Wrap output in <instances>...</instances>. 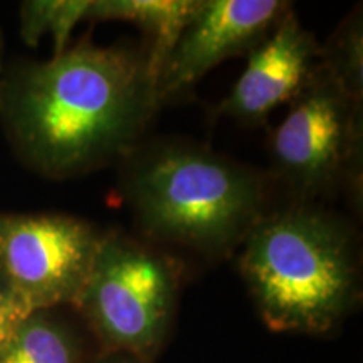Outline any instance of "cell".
<instances>
[{
    "label": "cell",
    "instance_id": "6",
    "mask_svg": "<svg viewBox=\"0 0 363 363\" xmlns=\"http://www.w3.org/2000/svg\"><path fill=\"white\" fill-rule=\"evenodd\" d=\"M101 234L66 214L0 212V284L27 313L72 306Z\"/></svg>",
    "mask_w": 363,
    "mask_h": 363
},
{
    "label": "cell",
    "instance_id": "15",
    "mask_svg": "<svg viewBox=\"0 0 363 363\" xmlns=\"http://www.w3.org/2000/svg\"><path fill=\"white\" fill-rule=\"evenodd\" d=\"M0 66H2V38H0Z\"/></svg>",
    "mask_w": 363,
    "mask_h": 363
},
{
    "label": "cell",
    "instance_id": "4",
    "mask_svg": "<svg viewBox=\"0 0 363 363\" xmlns=\"http://www.w3.org/2000/svg\"><path fill=\"white\" fill-rule=\"evenodd\" d=\"M182 269L155 244L103 233L89 276L71 308L103 352L153 363L174 325Z\"/></svg>",
    "mask_w": 363,
    "mask_h": 363
},
{
    "label": "cell",
    "instance_id": "13",
    "mask_svg": "<svg viewBox=\"0 0 363 363\" xmlns=\"http://www.w3.org/2000/svg\"><path fill=\"white\" fill-rule=\"evenodd\" d=\"M27 315V311L22 308L16 298L0 284V348L6 343L9 335L16 328L17 323Z\"/></svg>",
    "mask_w": 363,
    "mask_h": 363
},
{
    "label": "cell",
    "instance_id": "10",
    "mask_svg": "<svg viewBox=\"0 0 363 363\" xmlns=\"http://www.w3.org/2000/svg\"><path fill=\"white\" fill-rule=\"evenodd\" d=\"M195 6L197 0H91L86 21H123L138 26L147 35L145 48L158 79Z\"/></svg>",
    "mask_w": 363,
    "mask_h": 363
},
{
    "label": "cell",
    "instance_id": "8",
    "mask_svg": "<svg viewBox=\"0 0 363 363\" xmlns=\"http://www.w3.org/2000/svg\"><path fill=\"white\" fill-rule=\"evenodd\" d=\"M249 61L216 115L259 125L283 103H291L321 66V45L305 29L293 7L271 34L249 54Z\"/></svg>",
    "mask_w": 363,
    "mask_h": 363
},
{
    "label": "cell",
    "instance_id": "3",
    "mask_svg": "<svg viewBox=\"0 0 363 363\" xmlns=\"http://www.w3.org/2000/svg\"><path fill=\"white\" fill-rule=\"evenodd\" d=\"M121 190L143 240L207 257L240 247L267 211L261 172L175 140L138 145L123 160Z\"/></svg>",
    "mask_w": 363,
    "mask_h": 363
},
{
    "label": "cell",
    "instance_id": "9",
    "mask_svg": "<svg viewBox=\"0 0 363 363\" xmlns=\"http://www.w3.org/2000/svg\"><path fill=\"white\" fill-rule=\"evenodd\" d=\"M78 325L62 308L27 313L0 348V363H84Z\"/></svg>",
    "mask_w": 363,
    "mask_h": 363
},
{
    "label": "cell",
    "instance_id": "5",
    "mask_svg": "<svg viewBox=\"0 0 363 363\" xmlns=\"http://www.w3.org/2000/svg\"><path fill=\"white\" fill-rule=\"evenodd\" d=\"M362 103L320 69L271 136L276 179L294 202H315L343 190L362 201Z\"/></svg>",
    "mask_w": 363,
    "mask_h": 363
},
{
    "label": "cell",
    "instance_id": "1",
    "mask_svg": "<svg viewBox=\"0 0 363 363\" xmlns=\"http://www.w3.org/2000/svg\"><path fill=\"white\" fill-rule=\"evenodd\" d=\"M160 106L150 54L135 44L79 43L0 78V120L27 169L65 180L125 158Z\"/></svg>",
    "mask_w": 363,
    "mask_h": 363
},
{
    "label": "cell",
    "instance_id": "2",
    "mask_svg": "<svg viewBox=\"0 0 363 363\" xmlns=\"http://www.w3.org/2000/svg\"><path fill=\"white\" fill-rule=\"evenodd\" d=\"M239 271L278 333L330 335L360 303L355 229L315 202L267 208L240 244Z\"/></svg>",
    "mask_w": 363,
    "mask_h": 363
},
{
    "label": "cell",
    "instance_id": "11",
    "mask_svg": "<svg viewBox=\"0 0 363 363\" xmlns=\"http://www.w3.org/2000/svg\"><path fill=\"white\" fill-rule=\"evenodd\" d=\"M321 67L353 101H363V17L358 6L321 45Z\"/></svg>",
    "mask_w": 363,
    "mask_h": 363
},
{
    "label": "cell",
    "instance_id": "14",
    "mask_svg": "<svg viewBox=\"0 0 363 363\" xmlns=\"http://www.w3.org/2000/svg\"><path fill=\"white\" fill-rule=\"evenodd\" d=\"M84 363H145V362H142L136 357L128 355V353L98 350L96 355L88 357Z\"/></svg>",
    "mask_w": 363,
    "mask_h": 363
},
{
    "label": "cell",
    "instance_id": "7",
    "mask_svg": "<svg viewBox=\"0 0 363 363\" xmlns=\"http://www.w3.org/2000/svg\"><path fill=\"white\" fill-rule=\"evenodd\" d=\"M289 9L283 0H197L158 72V103L184 94L225 59L249 56Z\"/></svg>",
    "mask_w": 363,
    "mask_h": 363
},
{
    "label": "cell",
    "instance_id": "12",
    "mask_svg": "<svg viewBox=\"0 0 363 363\" xmlns=\"http://www.w3.org/2000/svg\"><path fill=\"white\" fill-rule=\"evenodd\" d=\"M91 0H27L19 9V34L30 48H35L45 34L52 35L54 54L67 49L71 33L86 21Z\"/></svg>",
    "mask_w": 363,
    "mask_h": 363
}]
</instances>
